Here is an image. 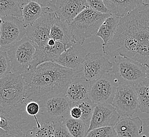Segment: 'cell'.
I'll return each instance as SVG.
<instances>
[{
	"mask_svg": "<svg viewBox=\"0 0 149 137\" xmlns=\"http://www.w3.org/2000/svg\"><path fill=\"white\" fill-rule=\"evenodd\" d=\"M36 52L35 44L26 35L7 51L12 73L23 74L28 71Z\"/></svg>",
	"mask_w": 149,
	"mask_h": 137,
	"instance_id": "8992f818",
	"label": "cell"
},
{
	"mask_svg": "<svg viewBox=\"0 0 149 137\" xmlns=\"http://www.w3.org/2000/svg\"><path fill=\"white\" fill-rule=\"evenodd\" d=\"M112 104L120 118L132 117L139 109L134 86L118 85Z\"/></svg>",
	"mask_w": 149,
	"mask_h": 137,
	"instance_id": "9c48e42d",
	"label": "cell"
},
{
	"mask_svg": "<svg viewBox=\"0 0 149 137\" xmlns=\"http://www.w3.org/2000/svg\"><path fill=\"white\" fill-rule=\"evenodd\" d=\"M35 46V56L28 71L34 70L40 64L47 62H54L55 60L66 50L63 44L51 38L48 41L46 46Z\"/></svg>",
	"mask_w": 149,
	"mask_h": 137,
	"instance_id": "e0dca14e",
	"label": "cell"
},
{
	"mask_svg": "<svg viewBox=\"0 0 149 137\" xmlns=\"http://www.w3.org/2000/svg\"><path fill=\"white\" fill-rule=\"evenodd\" d=\"M111 14H103L87 8L81 12L70 24L76 42L83 45L86 39L95 35L101 24Z\"/></svg>",
	"mask_w": 149,
	"mask_h": 137,
	"instance_id": "3957f363",
	"label": "cell"
},
{
	"mask_svg": "<svg viewBox=\"0 0 149 137\" xmlns=\"http://www.w3.org/2000/svg\"><path fill=\"white\" fill-rule=\"evenodd\" d=\"M24 111L30 117H32L35 119L37 117L40 111V106L39 103L33 100L26 101L24 104Z\"/></svg>",
	"mask_w": 149,
	"mask_h": 137,
	"instance_id": "4dcf8cb0",
	"label": "cell"
},
{
	"mask_svg": "<svg viewBox=\"0 0 149 137\" xmlns=\"http://www.w3.org/2000/svg\"><path fill=\"white\" fill-rule=\"evenodd\" d=\"M51 11L35 1H31L23 6L22 8V17L25 27L31 25L46 12Z\"/></svg>",
	"mask_w": 149,
	"mask_h": 137,
	"instance_id": "cb8c5ba5",
	"label": "cell"
},
{
	"mask_svg": "<svg viewBox=\"0 0 149 137\" xmlns=\"http://www.w3.org/2000/svg\"><path fill=\"white\" fill-rule=\"evenodd\" d=\"M146 80H147L149 82V66H147V68H146Z\"/></svg>",
	"mask_w": 149,
	"mask_h": 137,
	"instance_id": "f35d334b",
	"label": "cell"
},
{
	"mask_svg": "<svg viewBox=\"0 0 149 137\" xmlns=\"http://www.w3.org/2000/svg\"><path fill=\"white\" fill-rule=\"evenodd\" d=\"M50 37L63 44L66 50L76 42L72 34L70 24L58 17L55 12L52 16Z\"/></svg>",
	"mask_w": 149,
	"mask_h": 137,
	"instance_id": "ac0fdd59",
	"label": "cell"
},
{
	"mask_svg": "<svg viewBox=\"0 0 149 137\" xmlns=\"http://www.w3.org/2000/svg\"><path fill=\"white\" fill-rule=\"evenodd\" d=\"M75 72L57 63L47 62L22 74L26 83V101L38 102L65 94Z\"/></svg>",
	"mask_w": 149,
	"mask_h": 137,
	"instance_id": "7a4b0ae2",
	"label": "cell"
},
{
	"mask_svg": "<svg viewBox=\"0 0 149 137\" xmlns=\"http://www.w3.org/2000/svg\"><path fill=\"white\" fill-rule=\"evenodd\" d=\"M87 52L78 42L66 49L54 62L69 68L75 72H80Z\"/></svg>",
	"mask_w": 149,
	"mask_h": 137,
	"instance_id": "2e32d148",
	"label": "cell"
},
{
	"mask_svg": "<svg viewBox=\"0 0 149 137\" xmlns=\"http://www.w3.org/2000/svg\"><path fill=\"white\" fill-rule=\"evenodd\" d=\"M102 49L110 57H128L149 66V3L121 17L114 37Z\"/></svg>",
	"mask_w": 149,
	"mask_h": 137,
	"instance_id": "6da1fadb",
	"label": "cell"
},
{
	"mask_svg": "<svg viewBox=\"0 0 149 137\" xmlns=\"http://www.w3.org/2000/svg\"><path fill=\"white\" fill-rule=\"evenodd\" d=\"M120 119L119 114L111 104H97L95 107L87 133L98 128L114 127Z\"/></svg>",
	"mask_w": 149,
	"mask_h": 137,
	"instance_id": "9a60e30c",
	"label": "cell"
},
{
	"mask_svg": "<svg viewBox=\"0 0 149 137\" xmlns=\"http://www.w3.org/2000/svg\"><path fill=\"white\" fill-rule=\"evenodd\" d=\"M112 68L113 63L105 57L103 54L88 53L79 72L91 83L112 71Z\"/></svg>",
	"mask_w": 149,
	"mask_h": 137,
	"instance_id": "7c38bea8",
	"label": "cell"
},
{
	"mask_svg": "<svg viewBox=\"0 0 149 137\" xmlns=\"http://www.w3.org/2000/svg\"><path fill=\"white\" fill-rule=\"evenodd\" d=\"M26 90L22 75L10 72L0 79V103L23 107Z\"/></svg>",
	"mask_w": 149,
	"mask_h": 137,
	"instance_id": "5b68a950",
	"label": "cell"
},
{
	"mask_svg": "<svg viewBox=\"0 0 149 137\" xmlns=\"http://www.w3.org/2000/svg\"><path fill=\"white\" fill-rule=\"evenodd\" d=\"M90 82L80 74L76 72L66 89L65 95L73 103L88 98Z\"/></svg>",
	"mask_w": 149,
	"mask_h": 137,
	"instance_id": "d6986e66",
	"label": "cell"
},
{
	"mask_svg": "<svg viewBox=\"0 0 149 137\" xmlns=\"http://www.w3.org/2000/svg\"><path fill=\"white\" fill-rule=\"evenodd\" d=\"M38 3L40 4L41 6H42L45 8H48L49 5V3L52 1V0H33Z\"/></svg>",
	"mask_w": 149,
	"mask_h": 137,
	"instance_id": "e575fe53",
	"label": "cell"
},
{
	"mask_svg": "<svg viewBox=\"0 0 149 137\" xmlns=\"http://www.w3.org/2000/svg\"><path fill=\"white\" fill-rule=\"evenodd\" d=\"M110 13L123 17L137 8L146 0H102Z\"/></svg>",
	"mask_w": 149,
	"mask_h": 137,
	"instance_id": "44dd1931",
	"label": "cell"
},
{
	"mask_svg": "<svg viewBox=\"0 0 149 137\" xmlns=\"http://www.w3.org/2000/svg\"><path fill=\"white\" fill-rule=\"evenodd\" d=\"M1 26H2V17H0V35H1Z\"/></svg>",
	"mask_w": 149,
	"mask_h": 137,
	"instance_id": "ab89813d",
	"label": "cell"
},
{
	"mask_svg": "<svg viewBox=\"0 0 149 137\" xmlns=\"http://www.w3.org/2000/svg\"><path fill=\"white\" fill-rule=\"evenodd\" d=\"M22 8L15 0H0V17H22Z\"/></svg>",
	"mask_w": 149,
	"mask_h": 137,
	"instance_id": "4316f807",
	"label": "cell"
},
{
	"mask_svg": "<svg viewBox=\"0 0 149 137\" xmlns=\"http://www.w3.org/2000/svg\"><path fill=\"white\" fill-rule=\"evenodd\" d=\"M69 116L74 119H80L81 116V112L79 108L72 105L69 112Z\"/></svg>",
	"mask_w": 149,
	"mask_h": 137,
	"instance_id": "836d02e7",
	"label": "cell"
},
{
	"mask_svg": "<svg viewBox=\"0 0 149 137\" xmlns=\"http://www.w3.org/2000/svg\"><path fill=\"white\" fill-rule=\"evenodd\" d=\"M8 136L6 132L3 130L2 129L0 128V137H5Z\"/></svg>",
	"mask_w": 149,
	"mask_h": 137,
	"instance_id": "74e56055",
	"label": "cell"
},
{
	"mask_svg": "<svg viewBox=\"0 0 149 137\" xmlns=\"http://www.w3.org/2000/svg\"><path fill=\"white\" fill-rule=\"evenodd\" d=\"M86 137H118L113 127L95 129L88 132Z\"/></svg>",
	"mask_w": 149,
	"mask_h": 137,
	"instance_id": "f1b7e54d",
	"label": "cell"
},
{
	"mask_svg": "<svg viewBox=\"0 0 149 137\" xmlns=\"http://www.w3.org/2000/svg\"><path fill=\"white\" fill-rule=\"evenodd\" d=\"M114 128L118 137H139L143 131V124L139 117L123 118Z\"/></svg>",
	"mask_w": 149,
	"mask_h": 137,
	"instance_id": "ffe728a7",
	"label": "cell"
},
{
	"mask_svg": "<svg viewBox=\"0 0 149 137\" xmlns=\"http://www.w3.org/2000/svg\"><path fill=\"white\" fill-rule=\"evenodd\" d=\"M53 12H46L31 25L26 27V35L35 46H46L50 37Z\"/></svg>",
	"mask_w": 149,
	"mask_h": 137,
	"instance_id": "4fadbf2b",
	"label": "cell"
},
{
	"mask_svg": "<svg viewBox=\"0 0 149 137\" xmlns=\"http://www.w3.org/2000/svg\"><path fill=\"white\" fill-rule=\"evenodd\" d=\"M55 137H72L65 125L63 121L55 122Z\"/></svg>",
	"mask_w": 149,
	"mask_h": 137,
	"instance_id": "d6a6232c",
	"label": "cell"
},
{
	"mask_svg": "<svg viewBox=\"0 0 149 137\" xmlns=\"http://www.w3.org/2000/svg\"><path fill=\"white\" fill-rule=\"evenodd\" d=\"M138 96L139 108L141 111L149 114V82L147 80L135 86Z\"/></svg>",
	"mask_w": 149,
	"mask_h": 137,
	"instance_id": "d4e9b609",
	"label": "cell"
},
{
	"mask_svg": "<svg viewBox=\"0 0 149 137\" xmlns=\"http://www.w3.org/2000/svg\"><path fill=\"white\" fill-rule=\"evenodd\" d=\"M87 3L89 8L94 11L103 14H111L102 0H87Z\"/></svg>",
	"mask_w": 149,
	"mask_h": 137,
	"instance_id": "1f68e13d",
	"label": "cell"
},
{
	"mask_svg": "<svg viewBox=\"0 0 149 137\" xmlns=\"http://www.w3.org/2000/svg\"><path fill=\"white\" fill-rule=\"evenodd\" d=\"M2 17L0 35V50L6 51L26 35V29L22 20L8 16Z\"/></svg>",
	"mask_w": 149,
	"mask_h": 137,
	"instance_id": "8fae6325",
	"label": "cell"
},
{
	"mask_svg": "<svg viewBox=\"0 0 149 137\" xmlns=\"http://www.w3.org/2000/svg\"><path fill=\"white\" fill-rule=\"evenodd\" d=\"M118 86L112 71L109 72L90 83L88 98L96 104H112Z\"/></svg>",
	"mask_w": 149,
	"mask_h": 137,
	"instance_id": "ba28073f",
	"label": "cell"
},
{
	"mask_svg": "<svg viewBox=\"0 0 149 137\" xmlns=\"http://www.w3.org/2000/svg\"><path fill=\"white\" fill-rule=\"evenodd\" d=\"M21 107L0 103V128L8 136L24 133L26 122L22 116L23 109Z\"/></svg>",
	"mask_w": 149,
	"mask_h": 137,
	"instance_id": "30bf717a",
	"label": "cell"
},
{
	"mask_svg": "<svg viewBox=\"0 0 149 137\" xmlns=\"http://www.w3.org/2000/svg\"><path fill=\"white\" fill-rule=\"evenodd\" d=\"M15 1L17 2V3H19L22 8L23 6H25L27 3H28L33 0H15Z\"/></svg>",
	"mask_w": 149,
	"mask_h": 137,
	"instance_id": "d590c367",
	"label": "cell"
},
{
	"mask_svg": "<svg viewBox=\"0 0 149 137\" xmlns=\"http://www.w3.org/2000/svg\"><path fill=\"white\" fill-rule=\"evenodd\" d=\"M63 122L72 137H86L88 127L80 119H74L69 116Z\"/></svg>",
	"mask_w": 149,
	"mask_h": 137,
	"instance_id": "484cf974",
	"label": "cell"
},
{
	"mask_svg": "<svg viewBox=\"0 0 149 137\" xmlns=\"http://www.w3.org/2000/svg\"><path fill=\"white\" fill-rule=\"evenodd\" d=\"M120 18L116 15H110L101 24L95 35L103 40V46L106 45L114 37L118 30Z\"/></svg>",
	"mask_w": 149,
	"mask_h": 137,
	"instance_id": "7402d4cb",
	"label": "cell"
},
{
	"mask_svg": "<svg viewBox=\"0 0 149 137\" xmlns=\"http://www.w3.org/2000/svg\"><path fill=\"white\" fill-rule=\"evenodd\" d=\"M35 122L36 125L26 131V137H55V122L39 118Z\"/></svg>",
	"mask_w": 149,
	"mask_h": 137,
	"instance_id": "603a6c76",
	"label": "cell"
},
{
	"mask_svg": "<svg viewBox=\"0 0 149 137\" xmlns=\"http://www.w3.org/2000/svg\"><path fill=\"white\" fill-rule=\"evenodd\" d=\"M38 103L40 111L38 118L56 122L69 117L72 103L65 94L56 95Z\"/></svg>",
	"mask_w": 149,
	"mask_h": 137,
	"instance_id": "52a82bcc",
	"label": "cell"
},
{
	"mask_svg": "<svg viewBox=\"0 0 149 137\" xmlns=\"http://www.w3.org/2000/svg\"><path fill=\"white\" fill-rule=\"evenodd\" d=\"M72 105L78 107L81 112V116L80 120L87 126L89 128L90 123L92 119V115L94 110L96 104L93 102L89 98H86L79 102L75 103H72Z\"/></svg>",
	"mask_w": 149,
	"mask_h": 137,
	"instance_id": "83f0119b",
	"label": "cell"
},
{
	"mask_svg": "<svg viewBox=\"0 0 149 137\" xmlns=\"http://www.w3.org/2000/svg\"><path fill=\"white\" fill-rule=\"evenodd\" d=\"M48 8L70 24L81 12L89 7L87 0H52Z\"/></svg>",
	"mask_w": 149,
	"mask_h": 137,
	"instance_id": "5bb4252c",
	"label": "cell"
},
{
	"mask_svg": "<svg viewBox=\"0 0 149 137\" xmlns=\"http://www.w3.org/2000/svg\"><path fill=\"white\" fill-rule=\"evenodd\" d=\"M112 63V72L118 85L135 86L146 79L147 66L136 61L118 56Z\"/></svg>",
	"mask_w": 149,
	"mask_h": 137,
	"instance_id": "277c9868",
	"label": "cell"
},
{
	"mask_svg": "<svg viewBox=\"0 0 149 137\" xmlns=\"http://www.w3.org/2000/svg\"><path fill=\"white\" fill-rule=\"evenodd\" d=\"M5 137H27L26 136V133H21L20 134H17L16 136H6Z\"/></svg>",
	"mask_w": 149,
	"mask_h": 137,
	"instance_id": "8d00e7d4",
	"label": "cell"
},
{
	"mask_svg": "<svg viewBox=\"0 0 149 137\" xmlns=\"http://www.w3.org/2000/svg\"><path fill=\"white\" fill-rule=\"evenodd\" d=\"M11 71V66L6 51L0 50V79Z\"/></svg>",
	"mask_w": 149,
	"mask_h": 137,
	"instance_id": "f546056e",
	"label": "cell"
}]
</instances>
